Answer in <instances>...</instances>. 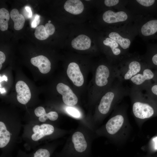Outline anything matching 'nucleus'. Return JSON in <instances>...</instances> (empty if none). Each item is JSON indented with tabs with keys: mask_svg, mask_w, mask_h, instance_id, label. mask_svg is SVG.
Here are the masks:
<instances>
[{
	"mask_svg": "<svg viewBox=\"0 0 157 157\" xmlns=\"http://www.w3.org/2000/svg\"><path fill=\"white\" fill-rule=\"evenodd\" d=\"M10 133L7 130L5 124L0 122V147L3 148L9 143L10 139Z\"/></svg>",
	"mask_w": 157,
	"mask_h": 157,
	"instance_id": "obj_19",
	"label": "nucleus"
},
{
	"mask_svg": "<svg viewBox=\"0 0 157 157\" xmlns=\"http://www.w3.org/2000/svg\"><path fill=\"white\" fill-rule=\"evenodd\" d=\"M108 68L104 65H101L97 68L95 76V83L99 87L106 85L108 83V79L110 76Z\"/></svg>",
	"mask_w": 157,
	"mask_h": 157,
	"instance_id": "obj_8",
	"label": "nucleus"
},
{
	"mask_svg": "<svg viewBox=\"0 0 157 157\" xmlns=\"http://www.w3.org/2000/svg\"><path fill=\"white\" fill-rule=\"evenodd\" d=\"M34 35L36 38L40 40H45L49 36L46 31L44 26L43 25H40L36 28Z\"/></svg>",
	"mask_w": 157,
	"mask_h": 157,
	"instance_id": "obj_22",
	"label": "nucleus"
},
{
	"mask_svg": "<svg viewBox=\"0 0 157 157\" xmlns=\"http://www.w3.org/2000/svg\"><path fill=\"white\" fill-rule=\"evenodd\" d=\"M10 16L14 22V29L17 31L22 29L24 26L25 22L24 16L19 14L18 10L15 8L11 10Z\"/></svg>",
	"mask_w": 157,
	"mask_h": 157,
	"instance_id": "obj_17",
	"label": "nucleus"
},
{
	"mask_svg": "<svg viewBox=\"0 0 157 157\" xmlns=\"http://www.w3.org/2000/svg\"><path fill=\"white\" fill-rule=\"evenodd\" d=\"M124 121L123 117L120 115L110 118L106 124V128L108 132L112 135L116 133L122 126Z\"/></svg>",
	"mask_w": 157,
	"mask_h": 157,
	"instance_id": "obj_9",
	"label": "nucleus"
},
{
	"mask_svg": "<svg viewBox=\"0 0 157 157\" xmlns=\"http://www.w3.org/2000/svg\"><path fill=\"white\" fill-rule=\"evenodd\" d=\"M140 31L142 36L153 37L157 35V19L150 20L141 26Z\"/></svg>",
	"mask_w": 157,
	"mask_h": 157,
	"instance_id": "obj_10",
	"label": "nucleus"
},
{
	"mask_svg": "<svg viewBox=\"0 0 157 157\" xmlns=\"http://www.w3.org/2000/svg\"><path fill=\"white\" fill-rule=\"evenodd\" d=\"M103 42L105 45L110 47L114 55H119L121 54V51L119 48V45L114 40L109 38H107L103 41Z\"/></svg>",
	"mask_w": 157,
	"mask_h": 157,
	"instance_id": "obj_21",
	"label": "nucleus"
},
{
	"mask_svg": "<svg viewBox=\"0 0 157 157\" xmlns=\"http://www.w3.org/2000/svg\"><path fill=\"white\" fill-rule=\"evenodd\" d=\"M154 77V74L149 68L144 69L142 73H139L133 77L131 79V81L136 85H140L146 81L150 80Z\"/></svg>",
	"mask_w": 157,
	"mask_h": 157,
	"instance_id": "obj_14",
	"label": "nucleus"
},
{
	"mask_svg": "<svg viewBox=\"0 0 157 157\" xmlns=\"http://www.w3.org/2000/svg\"><path fill=\"white\" fill-rule=\"evenodd\" d=\"M151 64L154 66L157 67V51L151 55Z\"/></svg>",
	"mask_w": 157,
	"mask_h": 157,
	"instance_id": "obj_31",
	"label": "nucleus"
},
{
	"mask_svg": "<svg viewBox=\"0 0 157 157\" xmlns=\"http://www.w3.org/2000/svg\"><path fill=\"white\" fill-rule=\"evenodd\" d=\"M31 62L33 65L37 67L42 73L47 74L51 69V63L50 61L43 55H39L32 58Z\"/></svg>",
	"mask_w": 157,
	"mask_h": 157,
	"instance_id": "obj_7",
	"label": "nucleus"
},
{
	"mask_svg": "<svg viewBox=\"0 0 157 157\" xmlns=\"http://www.w3.org/2000/svg\"><path fill=\"white\" fill-rule=\"evenodd\" d=\"M40 22V16L36 14L34 18L31 23V27L35 28L39 24Z\"/></svg>",
	"mask_w": 157,
	"mask_h": 157,
	"instance_id": "obj_29",
	"label": "nucleus"
},
{
	"mask_svg": "<svg viewBox=\"0 0 157 157\" xmlns=\"http://www.w3.org/2000/svg\"><path fill=\"white\" fill-rule=\"evenodd\" d=\"M133 111L135 116L140 119L149 118L154 113V109L149 105L139 101L133 104Z\"/></svg>",
	"mask_w": 157,
	"mask_h": 157,
	"instance_id": "obj_2",
	"label": "nucleus"
},
{
	"mask_svg": "<svg viewBox=\"0 0 157 157\" xmlns=\"http://www.w3.org/2000/svg\"><path fill=\"white\" fill-rule=\"evenodd\" d=\"M10 15L8 11L4 8L0 9V29L2 31L7 30Z\"/></svg>",
	"mask_w": 157,
	"mask_h": 157,
	"instance_id": "obj_20",
	"label": "nucleus"
},
{
	"mask_svg": "<svg viewBox=\"0 0 157 157\" xmlns=\"http://www.w3.org/2000/svg\"><path fill=\"white\" fill-rule=\"evenodd\" d=\"M0 90L1 94H3L6 93V91L4 88H0Z\"/></svg>",
	"mask_w": 157,
	"mask_h": 157,
	"instance_id": "obj_37",
	"label": "nucleus"
},
{
	"mask_svg": "<svg viewBox=\"0 0 157 157\" xmlns=\"http://www.w3.org/2000/svg\"><path fill=\"white\" fill-rule=\"evenodd\" d=\"M67 72V75L75 85L79 87L84 83V78L78 65L75 62L70 63L68 65Z\"/></svg>",
	"mask_w": 157,
	"mask_h": 157,
	"instance_id": "obj_3",
	"label": "nucleus"
},
{
	"mask_svg": "<svg viewBox=\"0 0 157 157\" xmlns=\"http://www.w3.org/2000/svg\"><path fill=\"white\" fill-rule=\"evenodd\" d=\"M6 60V56L4 53L0 51V63L2 64L4 63Z\"/></svg>",
	"mask_w": 157,
	"mask_h": 157,
	"instance_id": "obj_34",
	"label": "nucleus"
},
{
	"mask_svg": "<svg viewBox=\"0 0 157 157\" xmlns=\"http://www.w3.org/2000/svg\"><path fill=\"white\" fill-rule=\"evenodd\" d=\"M66 110L67 113L74 117L78 118L80 116L79 111L74 108L67 107L66 109Z\"/></svg>",
	"mask_w": 157,
	"mask_h": 157,
	"instance_id": "obj_25",
	"label": "nucleus"
},
{
	"mask_svg": "<svg viewBox=\"0 0 157 157\" xmlns=\"http://www.w3.org/2000/svg\"><path fill=\"white\" fill-rule=\"evenodd\" d=\"M152 140L154 142L155 149L157 150V136L154 138Z\"/></svg>",
	"mask_w": 157,
	"mask_h": 157,
	"instance_id": "obj_35",
	"label": "nucleus"
},
{
	"mask_svg": "<svg viewBox=\"0 0 157 157\" xmlns=\"http://www.w3.org/2000/svg\"><path fill=\"white\" fill-rule=\"evenodd\" d=\"M0 83H1V82L2 81H7L8 78L6 76L3 75L2 77H1V76H0Z\"/></svg>",
	"mask_w": 157,
	"mask_h": 157,
	"instance_id": "obj_36",
	"label": "nucleus"
},
{
	"mask_svg": "<svg viewBox=\"0 0 157 157\" xmlns=\"http://www.w3.org/2000/svg\"><path fill=\"white\" fill-rule=\"evenodd\" d=\"M58 117V115L57 112L55 111H51L40 117L39 120L42 122H45L48 119L51 121H55L57 119Z\"/></svg>",
	"mask_w": 157,
	"mask_h": 157,
	"instance_id": "obj_23",
	"label": "nucleus"
},
{
	"mask_svg": "<svg viewBox=\"0 0 157 157\" xmlns=\"http://www.w3.org/2000/svg\"><path fill=\"white\" fill-rule=\"evenodd\" d=\"M34 133L31 136L32 139L37 141L44 136L50 135L53 133L54 131L53 126L48 124H43L40 126L36 125L33 128Z\"/></svg>",
	"mask_w": 157,
	"mask_h": 157,
	"instance_id": "obj_6",
	"label": "nucleus"
},
{
	"mask_svg": "<svg viewBox=\"0 0 157 157\" xmlns=\"http://www.w3.org/2000/svg\"><path fill=\"white\" fill-rule=\"evenodd\" d=\"M119 2V1L118 0H105L104 1L105 4L108 7L115 6Z\"/></svg>",
	"mask_w": 157,
	"mask_h": 157,
	"instance_id": "obj_30",
	"label": "nucleus"
},
{
	"mask_svg": "<svg viewBox=\"0 0 157 157\" xmlns=\"http://www.w3.org/2000/svg\"><path fill=\"white\" fill-rule=\"evenodd\" d=\"M2 67V64L0 63V69H1Z\"/></svg>",
	"mask_w": 157,
	"mask_h": 157,
	"instance_id": "obj_38",
	"label": "nucleus"
},
{
	"mask_svg": "<svg viewBox=\"0 0 157 157\" xmlns=\"http://www.w3.org/2000/svg\"><path fill=\"white\" fill-rule=\"evenodd\" d=\"M72 141L75 149L78 152H82L86 149L87 143L81 132L78 131L74 133L72 137Z\"/></svg>",
	"mask_w": 157,
	"mask_h": 157,
	"instance_id": "obj_15",
	"label": "nucleus"
},
{
	"mask_svg": "<svg viewBox=\"0 0 157 157\" xmlns=\"http://www.w3.org/2000/svg\"><path fill=\"white\" fill-rule=\"evenodd\" d=\"M46 31L49 36L53 34L55 31V28L54 26L51 23H47L44 26Z\"/></svg>",
	"mask_w": 157,
	"mask_h": 157,
	"instance_id": "obj_27",
	"label": "nucleus"
},
{
	"mask_svg": "<svg viewBox=\"0 0 157 157\" xmlns=\"http://www.w3.org/2000/svg\"><path fill=\"white\" fill-rule=\"evenodd\" d=\"M49 152L45 149H40L34 154V157H50Z\"/></svg>",
	"mask_w": 157,
	"mask_h": 157,
	"instance_id": "obj_24",
	"label": "nucleus"
},
{
	"mask_svg": "<svg viewBox=\"0 0 157 157\" xmlns=\"http://www.w3.org/2000/svg\"><path fill=\"white\" fill-rule=\"evenodd\" d=\"M141 68V65L139 62L136 60L131 61L129 63L127 70L124 74V79L126 80L130 79L138 74Z\"/></svg>",
	"mask_w": 157,
	"mask_h": 157,
	"instance_id": "obj_16",
	"label": "nucleus"
},
{
	"mask_svg": "<svg viewBox=\"0 0 157 157\" xmlns=\"http://www.w3.org/2000/svg\"><path fill=\"white\" fill-rule=\"evenodd\" d=\"M108 36L115 41L123 49H127L130 46L131 44L130 39L123 37L117 32H111L109 34Z\"/></svg>",
	"mask_w": 157,
	"mask_h": 157,
	"instance_id": "obj_18",
	"label": "nucleus"
},
{
	"mask_svg": "<svg viewBox=\"0 0 157 157\" xmlns=\"http://www.w3.org/2000/svg\"><path fill=\"white\" fill-rule=\"evenodd\" d=\"M115 96L114 93L112 92H108L103 96L98 106V109L101 113L103 114L108 113Z\"/></svg>",
	"mask_w": 157,
	"mask_h": 157,
	"instance_id": "obj_12",
	"label": "nucleus"
},
{
	"mask_svg": "<svg viewBox=\"0 0 157 157\" xmlns=\"http://www.w3.org/2000/svg\"><path fill=\"white\" fill-rule=\"evenodd\" d=\"M15 89L18 101L23 104H27L31 97V92L28 85L23 81H19L16 84Z\"/></svg>",
	"mask_w": 157,
	"mask_h": 157,
	"instance_id": "obj_5",
	"label": "nucleus"
},
{
	"mask_svg": "<svg viewBox=\"0 0 157 157\" xmlns=\"http://www.w3.org/2000/svg\"><path fill=\"white\" fill-rule=\"evenodd\" d=\"M150 94L157 97V83L152 85L150 88Z\"/></svg>",
	"mask_w": 157,
	"mask_h": 157,
	"instance_id": "obj_32",
	"label": "nucleus"
},
{
	"mask_svg": "<svg viewBox=\"0 0 157 157\" xmlns=\"http://www.w3.org/2000/svg\"><path fill=\"white\" fill-rule=\"evenodd\" d=\"M64 8L67 12L74 15L81 13L84 9L82 2L79 0H68L65 3Z\"/></svg>",
	"mask_w": 157,
	"mask_h": 157,
	"instance_id": "obj_13",
	"label": "nucleus"
},
{
	"mask_svg": "<svg viewBox=\"0 0 157 157\" xmlns=\"http://www.w3.org/2000/svg\"><path fill=\"white\" fill-rule=\"evenodd\" d=\"M128 18V15L124 11L115 12L108 10L105 12L103 15V20L108 24L124 22Z\"/></svg>",
	"mask_w": 157,
	"mask_h": 157,
	"instance_id": "obj_4",
	"label": "nucleus"
},
{
	"mask_svg": "<svg viewBox=\"0 0 157 157\" xmlns=\"http://www.w3.org/2000/svg\"><path fill=\"white\" fill-rule=\"evenodd\" d=\"M34 113L37 117H40L46 113L44 108L42 106H39L37 107L34 110Z\"/></svg>",
	"mask_w": 157,
	"mask_h": 157,
	"instance_id": "obj_28",
	"label": "nucleus"
},
{
	"mask_svg": "<svg viewBox=\"0 0 157 157\" xmlns=\"http://www.w3.org/2000/svg\"><path fill=\"white\" fill-rule=\"evenodd\" d=\"M56 89L62 96L63 100L65 104L69 106H73L77 104L78 98L68 85L59 83L57 85Z\"/></svg>",
	"mask_w": 157,
	"mask_h": 157,
	"instance_id": "obj_1",
	"label": "nucleus"
},
{
	"mask_svg": "<svg viewBox=\"0 0 157 157\" xmlns=\"http://www.w3.org/2000/svg\"><path fill=\"white\" fill-rule=\"evenodd\" d=\"M25 9L28 13L27 17L28 18H30L32 15V13L31 7L28 6H26L25 7Z\"/></svg>",
	"mask_w": 157,
	"mask_h": 157,
	"instance_id": "obj_33",
	"label": "nucleus"
},
{
	"mask_svg": "<svg viewBox=\"0 0 157 157\" xmlns=\"http://www.w3.org/2000/svg\"><path fill=\"white\" fill-rule=\"evenodd\" d=\"M51 22V21L49 20L48 22V23H50V22Z\"/></svg>",
	"mask_w": 157,
	"mask_h": 157,
	"instance_id": "obj_39",
	"label": "nucleus"
},
{
	"mask_svg": "<svg viewBox=\"0 0 157 157\" xmlns=\"http://www.w3.org/2000/svg\"><path fill=\"white\" fill-rule=\"evenodd\" d=\"M136 1L140 5L147 7L153 6L156 1L154 0H137Z\"/></svg>",
	"mask_w": 157,
	"mask_h": 157,
	"instance_id": "obj_26",
	"label": "nucleus"
},
{
	"mask_svg": "<svg viewBox=\"0 0 157 157\" xmlns=\"http://www.w3.org/2000/svg\"><path fill=\"white\" fill-rule=\"evenodd\" d=\"M91 41L90 38L86 35L81 34L73 39L71 44L74 49L78 50H85L90 47Z\"/></svg>",
	"mask_w": 157,
	"mask_h": 157,
	"instance_id": "obj_11",
	"label": "nucleus"
}]
</instances>
